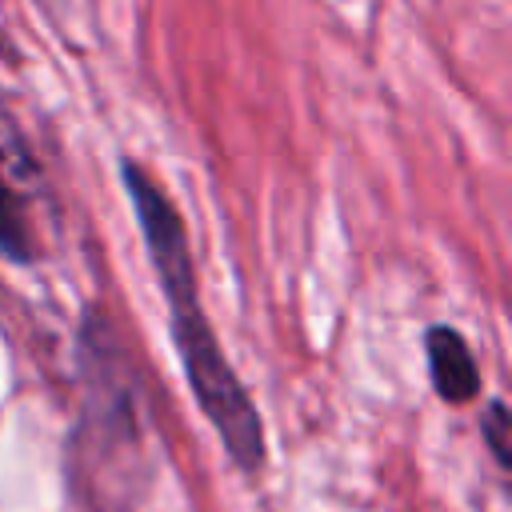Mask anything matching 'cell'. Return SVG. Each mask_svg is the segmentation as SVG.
Here are the masks:
<instances>
[{"mask_svg":"<svg viewBox=\"0 0 512 512\" xmlns=\"http://www.w3.org/2000/svg\"><path fill=\"white\" fill-rule=\"evenodd\" d=\"M124 184H128V200L136 208L144 244L152 252L168 312H172V340L176 352L184 360L188 384L196 392L200 412L212 420L216 436L224 440V448L232 452V460L240 468H260L264 460V432H260V416L244 392V384L236 380L232 364L224 360L212 324L200 308V292H196V268H192V252H188V236H184V220L172 208V200L152 184V176L136 164H124Z\"/></svg>","mask_w":512,"mask_h":512,"instance_id":"6da1fadb","label":"cell"},{"mask_svg":"<svg viewBox=\"0 0 512 512\" xmlns=\"http://www.w3.org/2000/svg\"><path fill=\"white\" fill-rule=\"evenodd\" d=\"M428 368L432 384L448 404H464L480 392V372L476 360L456 328H432L428 332Z\"/></svg>","mask_w":512,"mask_h":512,"instance_id":"7a4b0ae2","label":"cell"},{"mask_svg":"<svg viewBox=\"0 0 512 512\" xmlns=\"http://www.w3.org/2000/svg\"><path fill=\"white\" fill-rule=\"evenodd\" d=\"M0 252L8 260H28L32 256V224L20 204V196L4 184L0 176Z\"/></svg>","mask_w":512,"mask_h":512,"instance_id":"3957f363","label":"cell"},{"mask_svg":"<svg viewBox=\"0 0 512 512\" xmlns=\"http://www.w3.org/2000/svg\"><path fill=\"white\" fill-rule=\"evenodd\" d=\"M484 432H488V444L496 452L500 464H512V452H508V408L500 400L488 404V416H484Z\"/></svg>","mask_w":512,"mask_h":512,"instance_id":"277c9868","label":"cell"}]
</instances>
